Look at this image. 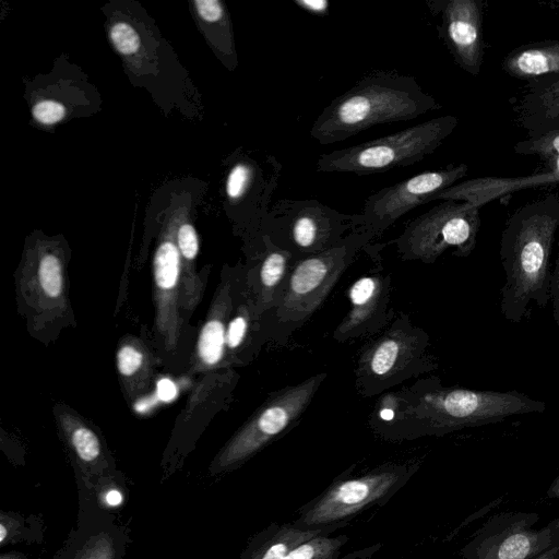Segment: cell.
<instances>
[{
  "instance_id": "cell-28",
  "label": "cell",
  "mask_w": 559,
  "mask_h": 559,
  "mask_svg": "<svg viewBox=\"0 0 559 559\" xmlns=\"http://www.w3.org/2000/svg\"><path fill=\"white\" fill-rule=\"evenodd\" d=\"M32 114L37 121L51 124L64 117L66 109L62 104L56 100L44 99L34 105Z\"/></svg>"
},
{
  "instance_id": "cell-30",
  "label": "cell",
  "mask_w": 559,
  "mask_h": 559,
  "mask_svg": "<svg viewBox=\"0 0 559 559\" xmlns=\"http://www.w3.org/2000/svg\"><path fill=\"white\" fill-rule=\"evenodd\" d=\"M178 247L186 259L195 258L199 250L197 233L190 224H183L178 230Z\"/></svg>"
},
{
  "instance_id": "cell-22",
  "label": "cell",
  "mask_w": 559,
  "mask_h": 559,
  "mask_svg": "<svg viewBox=\"0 0 559 559\" xmlns=\"http://www.w3.org/2000/svg\"><path fill=\"white\" fill-rule=\"evenodd\" d=\"M226 329L219 319L205 323L199 338V355L206 365L217 364L224 354Z\"/></svg>"
},
{
  "instance_id": "cell-12",
  "label": "cell",
  "mask_w": 559,
  "mask_h": 559,
  "mask_svg": "<svg viewBox=\"0 0 559 559\" xmlns=\"http://www.w3.org/2000/svg\"><path fill=\"white\" fill-rule=\"evenodd\" d=\"M468 170L466 164L427 170L369 195L359 213L360 230L380 237L401 216L428 203L436 193L455 185Z\"/></svg>"
},
{
  "instance_id": "cell-35",
  "label": "cell",
  "mask_w": 559,
  "mask_h": 559,
  "mask_svg": "<svg viewBox=\"0 0 559 559\" xmlns=\"http://www.w3.org/2000/svg\"><path fill=\"white\" fill-rule=\"evenodd\" d=\"M177 395V388L175 383L164 378L157 383V397L163 402H171Z\"/></svg>"
},
{
  "instance_id": "cell-5",
  "label": "cell",
  "mask_w": 559,
  "mask_h": 559,
  "mask_svg": "<svg viewBox=\"0 0 559 559\" xmlns=\"http://www.w3.org/2000/svg\"><path fill=\"white\" fill-rule=\"evenodd\" d=\"M429 334L412 322L408 313L395 312L391 323L367 338L355 367V389L362 397H376L403 382L438 369L430 352Z\"/></svg>"
},
{
  "instance_id": "cell-6",
  "label": "cell",
  "mask_w": 559,
  "mask_h": 559,
  "mask_svg": "<svg viewBox=\"0 0 559 559\" xmlns=\"http://www.w3.org/2000/svg\"><path fill=\"white\" fill-rule=\"evenodd\" d=\"M457 123L455 116L445 115L393 134L323 153L316 163V169L319 173L362 176L407 167L433 153Z\"/></svg>"
},
{
  "instance_id": "cell-11",
  "label": "cell",
  "mask_w": 559,
  "mask_h": 559,
  "mask_svg": "<svg viewBox=\"0 0 559 559\" xmlns=\"http://www.w3.org/2000/svg\"><path fill=\"white\" fill-rule=\"evenodd\" d=\"M536 512L491 515L462 548L464 559H533L559 540V518L536 528Z\"/></svg>"
},
{
  "instance_id": "cell-26",
  "label": "cell",
  "mask_w": 559,
  "mask_h": 559,
  "mask_svg": "<svg viewBox=\"0 0 559 559\" xmlns=\"http://www.w3.org/2000/svg\"><path fill=\"white\" fill-rule=\"evenodd\" d=\"M115 548L107 533L91 536L82 546L75 559H114Z\"/></svg>"
},
{
  "instance_id": "cell-14",
  "label": "cell",
  "mask_w": 559,
  "mask_h": 559,
  "mask_svg": "<svg viewBox=\"0 0 559 559\" xmlns=\"http://www.w3.org/2000/svg\"><path fill=\"white\" fill-rule=\"evenodd\" d=\"M431 14L439 19L438 34L464 71L478 75L484 59L483 1L427 0Z\"/></svg>"
},
{
  "instance_id": "cell-27",
  "label": "cell",
  "mask_w": 559,
  "mask_h": 559,
  "mask_svg": "<svg viewBox=\"0 0 559 559\" xmlns=\"http://www.w3.org/2000/svg\"><path fill=\"white\" fill-rule=\"evenodd\" d=\"M110 38L115 48L122 55H131L140 47L136 31L128 23L118 22L110 29Z\"/></svg>"
},
{
  "instance_id": "cell-34",
  "label": "cell",
  "mask_w": 559,
  "mask_h": 559,
  "mask_svg": "<svg viewBox=\"0 0 559 559\" xmlns=\"http://www.w3.org/2000/svg\"><path fill=\"white\" fill-rule=\"evenodd\" d=\"M294 3L301 10L319 16L326 15L330 8L326 0H294Z\"/></svg>"
},
{
  "instance_id": "cell-7",
  "label": "cell",
  "mask_w": 559,
  "mask_h": 559,
  "mask_svg": "<svg viewBox=\"0 0 559 559\" xmlns=\"http://www.w3.org/2000/svg\"><path fill=\"white\" fill-rule=\"evenodd\" d=\"M359 228V213L345 214L312 199H284L271 205L262 234L298 260L338 245Z\"/></svg>"
},
{
  "instance_id": "cell-17",
  "label": "cell",
  "mask_w": 559,
  "mask_h": 559,
  "mask_svg": "<svg viewBox=\"0 0 559 559\" xmlns=\"http://www.w3.org/2000/svg\"><path fill=\"white\" fill-rule=\"evenodd\" d=\"M557 182H559V176L552 170L511 178L481 177L455 183L432 195L429 202L453 200L481 207L487 202L506 194Z\"/></svg>"
},
{
  "instance_id": "cell-15",
  "label": "cell",
  "mask_w": 559,
  "mask_h": 559,
  "mask_svg": "<svg viewBox=\"0 0 559 559\" xmlns=\"http://www.w3.org/2000/svg\"><path fill=\"white\" fill-rule=\"evenodd\" d=\"M254 249L255 264L251 269L248 286L260 319L280 301L296 260L288 251L275 246L265 234L255 239Z\"/></svg>"
},
{
  "instance_id": "cell-13",
  "label": "cell",
  "mask_w": 559,
  "mask_h": 559,
  "mask_svg": "<svg viewBox=\"0 0 559 559\" xmlns=\"http://www.w3.org/2000/svg\"><path fill=\"white\" fill-rule=\"evenodd\" d=\"M392 276L383 272L381 263L348 288L349 310L333 331L338 343L361 337L369 338L384 330L395 312L391 304Z\"/></svg>"
},
{
  "instance_id": "cell-38",
  "label": "cell",
  "mask_w": 559,
  "mask_h": 559,
  "mask_svg": "<svg viewBox=\"0 0 559 559\" xmlns=\"http://www.w3.org/2000/svg\"><path fill=\"white\" fill-rule=\"evenodd\" d=\"M548 164L551 167L550 170L555 171L559 176V157L551 159Z\"/></svg>"
},
{
  "instance_id": "cell-24",
  "label": "cell",
  "mask_w": 559,
  "mask_h": 559,
  "mask_svg": "<svg viewBox=\"0 0 559 559\" xmlns=\"http://www.w3.org/2000/svg\"><path fill=\"white\" fill-rule=\"evenodd\" d=\"M38 278L41 288L50 297H58L62 289L61 265L52 254L43 257L38 267Z\"/></svg>"
},
{
  "instance_id": "cell-10",
  "label": "cell",
  "mask_w": 559,
  "mask_h": 559,
  "mask_svg": "<svg viewBox=\"0 0 559 559\" xmlns=\"http://www.w3.org/2000/svg\"><path fill=\"white\" fill-rule=\"evenodd\" d=\"M326 372L286 385L269 394L249 423L235 436L217 460V469L235 466L290 430L302 417Z\"/></svg>"
},
{
  "instance_id": "cell-32",
  "label": "cell",
  "mask_w": 559,
  "mask_h": 559,
  "mask_svg": "<svg viewBox=\"0 0 559 559\" xmlns=\"http://www.w3.org/2000/svg\"><path fill=\"white\" fill-rule=\"evenodd\" d=\"M550 301L552 304V318L559 330V245L557 255L550 274Z\"/></svg>"
},
{
  "instance_id": "cell-31",
  "label": "cell",
  "mask_w": 559,
  "mask_h": 559,
  "mask_svg": "<svg viewBox=\"0 0 559 559\" xmlns=\"http://www.w3.org/2000/svg\"><path fill=\"white\" fill-rule=\"evenodd\" d=\"M194 5L198 14L209 23H216L223 20L225 11L217 0H197Z\"/></svg>"
},
{
  "instance_id": "cell-25",
  "label": "cell",
  "mask_w": 559,
  "mask_h": 559,
  "mask_svg": "<svg viewBox=\"0 0 559 559\" xmlns=\"http://www.w3.org/2000/svg\"><path fill=\"white\" fill-rule=\"evenodd\" d=\"M71 443L81 461L93 463L99 457L100 444L92 430L85 427L76 428L71 435Z\"/></svg>"
},
{
  "instance_id": "cell-4",
  "label": "cell",
  "mask_w": 559,
  "mask_h": 559,
  "mask_svg": "<svg viewBox=\"0 0 559 559\" xmlns=\"http://www.w3.org/2000/svg\"><path fill=\"white\" fill-rule=\"evenodd\" d=\"M372 240L370 233L359 229L323 252L296 260L280 301L259 319L263 341L285 346Z\"/></svg>"
},
{
  "instance_id": "cell-9",
  "label": "cell",
  "mask_w": 559,
  "mask_h": 559,
  "mask_svg": "<svg viewBox=\"0 0 559 559\" xmlns=\"http://www.w3.org/2000/svg\"><path fill=\"white\" fill-rule=\"evenodd\" d=\"M418 464H385L367 474L334 481L305 506L294 524L318 528L344 523L366 507L388 499L415 473Z\"/></svg>"
},
{
  "instance_id": "cell-21",
  "label": "cell",
  "mask_w": 559,
  "mask_h": 559,
  "mask_svg": "<svg viewBox=\"0 0 559 559\" xmlns=\"http://www.w3.org/2000/svg\"><path fill=\"white\" fill-rule=\"evenodd\" d=\"M155 281L164 290L176 286L179 276L180 259L176 246L170 241L163 242L155 254Z\"/></svg>"
},
{
  "instance_id": "cell-20",
  "label": "cell",
  "mask_w": 559,
  "mask_h": 559,
  "mask_svg": "<svg viewBox=\"0 0 559 559\" xmlns=\"http://www.w3.org/2000/svg\"><path fill=\"white\" fill-rule=\"evenodd\" d=\"M318 535L297 546L285 559H341L342 547L347 543L346 535ZM345 559V558H344Z\"/></svg>"
},
{
  "instance_id": "cell-37",
  "label": "cell",
  "mask_w": 559,
  "mask_h": 559,
  "mask_svg": "<svg viewBox=\"0 0 559 559\" xmlns=\"http://www.w3.org/2000/svg\"><path fill=\"white\" fill-rule=\"evenodd\" d=\"M546 496L549 499H559V473L554 478L551 484L548 486L546 490Z\"/></svg>"
},
{
  "instance_id": "cell-23",
  "label": "cell",
  "mask_w": 559,
  "mask_h": 559,
  "mask_svg": "<svg viewBox=\"0 0 559 559\" xmlns=\"http://www.w3.org/2000/svg\"><path fill=\"white\" fill-rule=\"evenodd\" d=\"M514 152L519 155H536L548 163L559 157V130L537 138H526L514 145Z\"/></svg>"
},
{
  "instance_id": "cell-2",
  "label": "cell",
  "mask_w": 559,
  "mask_h": 559,
  "mask_svg": "<svg viewBox=\"0 0 559 559\" xmlns=\"http://www.w3.org/2000/svg\"><path fill=\"white\" fill-rule=\"evenodd\" d=\"M559 227V191L518 207L501 233L499 257L504 272L500 312L512 323L528 313L530 304L550 301V258Z\"/></svg>"
},
{
  "instance_id": "cell-19",
  "label": "cell",
  "mask_w": 559,
  "mask_h": 559,
  "mask_svg": "<svg viewBox=\"0 0 559 559\" xmlns=\"http://www.w3.org/2000/svg\"><path fill=\"white\" fill-rule=\"evenodd\" d=\"M502 67L511 76L525 80L559 74V40L522 46L504 58Z\"/></svg>"
},
{
  "instance_id": "cell-3",
  "label": "cell",
  "mask_w": 559,
  "mask_h": 559,
  "mask_svg": "<svg viewBox=\"0 0 559 559\" xmlns=\"http://www.w3.org/2000/svg\"><path fill=\"white\" fill-rule=\"evenodd\" d=\"M440 108L414 76L373 70L322 110L310 135L319 144H332L376 124L413 120Z\"/></svg>"
},
{
  "instance_id": "cell-33",
  "label": "cell",
  "mask_w": 559,
  "mask_h": 559,
  "mask_svg": "<svg viewBox=\"0 0 559 559\" xmlns=\"http://www.w3.org/2000/svg\"><path fill=\"white\" fill-rule=\"evenodd\" d=\"M99 501L106 508H117L123 503V493L119 487L109 485L100 490Z\"/></svg>"
},
{
  "instance_id": "cell-29",
  "label": "cell",
  "mask_w": 559,
  "mask_h": 559,
  "mask_svg": "<svg viewBox=\"0 0 559 559\" xmlns=\"http://www.w3.org/2000/svg\"><path fill=\"white\" fill-rule=\"evenodd\" d=\"M142 364V354L133 346H123L117 354V365L121 374H133Z\"/></svg>"
},
{
  "instance_id": "cell-18",
  "label": "cell",
  "mask_w": 559,
  "mask_h": 559,
  "mask_svg": "<svg viewBox=\"0 0 559 559\" xmlns=\"http://www.w3.org/2000/svg\"><path fill=\"white\" fill-rule=\"evenodd\" d=\"M345 526L338 523L318 528H301L293 524L272 523L257 535L241 559H285L300 544Z\"/></svg>"
},
{
  "instance_id": "cell-1",
  "label": "cell",
  "mask_w": 559,
  "mask_h": 559,
  "mask_svg": "<svg viewBox=\"0 0 559 559\" xmlns=\"http://www.w3.org/2000/svg\"><path fill=\"white\" fill-rule=\"evenodd\" d=\"M546 406L544 401L516 390L447 386L431 376L381 394L368 424L384 439L412 440L498 424L513 416L542 414Z\"/></svg>"
},
{
  "instance_id": "cell-36",
  "label": "cell",
  "mask_w": 559,
  "mask_h": 559,
  "mask_svg": "<svg viewBox=\"0 0 559 559\" xmlns=\"http://www.w3.org/2000/svg\"><path fill=\"white\" fill-rule=\"evenodd\" d=\"M533 559H559V540L546 551Z\"/></svg>"
},
{
  "instance_id": "cell-8",
  "label": "cell",
  "mask_w": 559,
  "mask_h": 559,
  "mask_svg": "<svg viewBox=\"0 0 559 559\" xmlns=\"http://www.w3.org/2000/svg\"><path fill=\"white\" fill-rule=\"evenodd\" d=\"M480 209L467 202L444 200L409 221L392 240L403 261L436 262L445 251L468 258L480 228Z\"/></svg>"
},
{
  "instance_id": "cell-39",
  "label": "cell",
  "mask_w": 559,
  "mask_h": 559,
  "mask_svg": "<svg viewBox=\"0 0 559 559\" xmlns=\"http://www.w3.org/2000/svg\"><path fill=\"white\" fill-rule=\"evenodd\" d=\"M0 559H24L22 556L16 554H5L0 557Z\"/></svg>"
},
{
  "instance_id": "cell-16",
  "label": "cell",
  "mask_w": 559,
  "mask_h": 559,
  "mask_svg": "<svg viewBox=\"0 0 559 559\" xmlns=\"http://www.w3.org/2000/svg\"><path fill=\"white\" fill-rule=\"evenodd\" d=\"M516 116L527 138L559 130V74L527 80L516 105Z\"/></svg>"
}]
</instances>
